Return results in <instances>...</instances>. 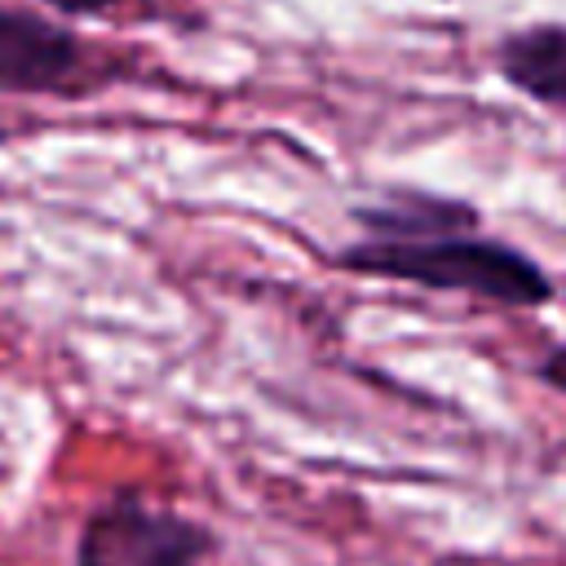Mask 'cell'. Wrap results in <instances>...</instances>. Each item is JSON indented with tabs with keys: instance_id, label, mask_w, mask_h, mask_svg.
Returning <instances> with one entry per match:
<instances>
[{
	"instance_id": "6da1fadb",
	"label": "cell",
	"mask_w": 566,
	"mask_h": 566,
	"mask_svg": "<svg viewBox=\"0 0 566 566\" xmlns=\"http://www.w3.org/2000/svg\"><path fill=\"white\" fill-rule=\"evenodd\" d=\"M340 270L398 279L433 292H469L495 305H544L553 296V279L526 252L478 239V234H442V239H363L349 243Z\"/></svg>"
},
{
	"instance_id": "7a4b0ae2",
	"label": "cell",
	"mask_w": 566,
	"mask_h": 566,
	"mask_svg": "<svg viewBox=\"0 0 566 566\" xmlns=\"http://www.w3.org/2000/svg\"><path fill=\"white\" fill-rule=\"evenodd\" d=\"M212 553L208 526L133 491L97 504L75 539V566H195Z\"/></svg>"
},
{
	"instance_id": "3957f363",
	"label": "cell",
	"mask_w": 566,
	"mask_h": 566,
	"mask_svg": "<svg viewBox=\"0 0 566 566\" xmlns=\"http://www.w3.org/2000/svg\"><path fill=\"white\" fill-rule=\"evenodd\" d=\"M84 71V44L71 27L0 4V93H62Z\"/></svg>"
},
{
	"instance_id": "277c9868",
	"label": "cell",
	"mask_w": 566,
	"mask_h": 566,
	"mask_svg": "<svg viewBox=\"0 0 566 566\" xmlns=\"http://www.w3.org/2000/svg\"><path fill=\"white\" fill-rule=\"evenodd\" d=\"M354 217L371 230L367 239H442V234H469L478 226V208L429 190H394L380 203L358 208Z\"/></svg>"
},
{
	"instance_id": "5b68a950",
	"label": "cell",
	"mask_w": 566,
	"mask_h": 566,
	"mask_svg": "<svg viewBox=\"0 0 566 566\" xmlns=\"http://www.w3.org/2000/svg\"><path fill=\"white\" fill-rule=\"evenodd\" d=\"M500 75L535 102L566 111V27H526L500 40Z\"/></svg>"
},
{
	"instance_id": "8992f818",
	"label": "cell",
	"mask_w": 566,
	"mask_h": 566,
	"mask_svg": "<svg viewBox=\"0 0 566 566\" xmlns=\"http://www.w3.org/2000/svg\"><path fill=\"white\" fill-rule=\"evenodd\" d=\"M535 376L548 385V389H557V394H566V345H557V349H548L544 354V363L535 367Z\"/></svg>"
},
{
	"instance_id": "52a82bcc",
	"label": "cell",
	"mask_w": 566,
	"mask_h": 566,
	"mask_svg": "<svg viewBox=\"0 0 566 566\" xmlns=\"http://www.w3.org/2000/svg\"><path fill=\"white\" fill-rule=\"evenodd\" d=\"M40 4H49L53 13H66V18H84V13H106L124 0H40Z\"/></svg>"
},
{
	"instance_id": "ba28073f",
	"label": "cell",
	"mask_w": 566,
	"mask_h": 566,
	"mask_svg": "<svg viewBox=\"0 0 566 566\" xmlns=\"http://www.w3.org/2000/svg\"><path fill=\"white\" fill-rule=\"evenodd\" d=\"M433 566H473V562H469V557H438Z\"/></svg>"
}]
</instances>
